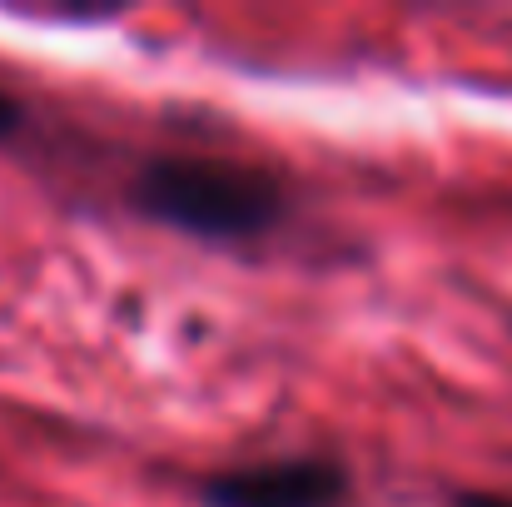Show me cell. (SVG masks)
Returning a JSON list of instances; mask_svg holds the SVG:
<instances>
[{
  "label": "cell",
  "mask_w": 512,
  "mask_h": 507,
  "mask_svg": "<svg viewBox=\"0 0 512 507\" xmlns=\"http://www.w3.org/2000/svg\"><path fill=\"white\" fill-rule=\"evenodd\" d=\"M20 120H25V110H20V100H15L10 90H0V140H10V135L20 130Z\"/></svg>",
  "instance_id": "3"
},
{
  "label": "cell",
  "mask_w": 512,
  "mask_h": 507,
  "mask_svg": "<svg viewBox=\"0 0 512 507\" xmlns=\"http://www.w3.org/2000/svg\"><path fill=\"white\" fill-rule=\"evenodd\" d=\"M453 507H512V498H503V493H458Z\"/></svg>",
  "instance_id": "4"
},
{
  "label": "cell",
  "mask_w": 512,
  "mask_h": 507,
  "mask_svg": "<svg viewBox=\"0 0 512 507\" xmlns=\"http://www.w3.org/2000/svg\"><path fill=\"white\" fill-rule=\"evenodd\" d=\"M199 498L204 507H339L348 498V468L324 453L269 458L214 473Z\"/></svg>",
  "instance_id": "2"
},
{
  "label": "cell",
  "mask_w": 512,
  "mask_h": 507,
  "mask_svg": "<svg viewBox=\"0 0 512 507\" xmlns=\"http://www.w3.org/2000/svg\"><path fill=\"white\" fill-rule=\"evenodd\" d=\"M135 214L204 244H249L284 224L279 174L224 155H160L130 184Z\"/></svg>",
  "instance_id": "1"
}]
</instances>
